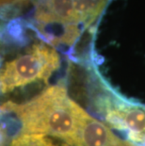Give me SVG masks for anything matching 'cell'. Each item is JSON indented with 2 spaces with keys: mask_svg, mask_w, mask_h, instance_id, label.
<instances>
[{
  "mask_svg": "<svg viewBox=\"0 0 145 146\" xmlns=\"http://www.w3.org/2000/svg\"><path fill=\"white\" fill-rule=\"evenodd\" d=\"M15 0H0V5H5V4H8L10 2H13Z\"/></svg>",
  "mask_w": 145,
  "mask_h": 146,
  "instance_id": "52a82bcc",
  "label": "cell"
},
{
  "mask_svg": "<svg viewBox=\"0 0 145 146\" xmlns=\"http://www.w3.org/2000/svg\"><path fill=\"white\" fill-rule=\"evenodd\" d=\"M60 66L58 52L44 43H35L24 54L7 61L0 70V90L9 94L36 81L47 82Z\"/></svg>",
  "mask_w": 145,
  "mask_h": 146,
  "instance_id": "7a4b0ae2",
  "label": "cell"
},
{
  "mask_svg": "<svg viewBox=\"0 0 145 146\" xmlns=\"http://www.w3.org/2000/svg\"><path fill=\"white\" fill-rule=\"evenodd\" d=\"M6 141H7V136L5 131L0 127V146H5Z\"/></svg>",
  "mask_w": 145,
  "mask_h": 146,
  "instance_id": "8992f818",
  "label": "cell"
},
{
  "mask_svg": "<svg viewBox=\"0 0 145 146\" xmlns=\"http://www.w3.org/2000/svg\"><path fill=\"white\" fill-rule=\"evenodd\" d=\"M11 146H69L63 142L58 145L49 139L47 136L42 134H28L22 133L16 136L11 142Z\"/></svg>",
  "mask_w": 145,
  "mask_h": 146,
  "instance_id": "5b68a950",
  "label": "cell"
},
{
  "mask_svg": "<svg viewBox=\"0 0 145 146\" xmlns=\"http://www.w3.org/2000/svg\"><path fill=\"white\" fill-rule=\"evenodd\" d=\"M78 146H135L128 141H122L97 119L83 111L80 121Z\"/></svg>",
  "mask_w": 145,
  "mask_h": 146,
  "instance_id": "277c9868",
  "label": "cell"
},
{
  "mask_svg": "<svg viewBox=\"0 0 145 146\" xmlns=\"http://www.w3.org/2000/svg\"><path fill=\"white\" fill-rule=\"evenodd\" d=\"M100 108L112 128L124 133L135 146H145V105L116 94L102 99Z\"/></svg>",
  "mask_w": 145,
  "mask_h": 146,
  "instance_id": "3957f363",
  "label": "cell"
},
{
  "mask_svg": "<svg viewBox=\"0 0 145 146\" xmlns=\"http://www.w3.org/2000/svg\"><path fill=\"white\" fill-rule=\"evenodd\" d=\"M0 110L16 115L24 133L52 136L69 146H78L80 121L84 110L68 96L64 86L49 87L23 104L7 102Z\"/></svg>",
  "mask_w": 145,
  "mask_h": 146,
  "instance_id": "6da1fadb",
  "label": "cell"
}]
</instances>
